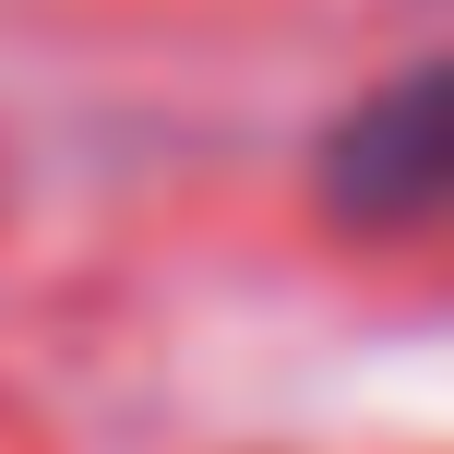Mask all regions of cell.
<instances>
[{"instance_id":"cell-1","label":"cell","mask_w":454,"mask_h":454,"mask_svg":"<svg viewBox=\"0 0 454 454\" xmlns=\"http://www.w3.org/2000/svg\"><path fill=\"white\" fill-rule=\"evenodd\" d=\"M454 192V72L419 60L407 84L359 96V108L335 120V144H323V204L347 227H431Z\"/></svg>"}]
</instances>
